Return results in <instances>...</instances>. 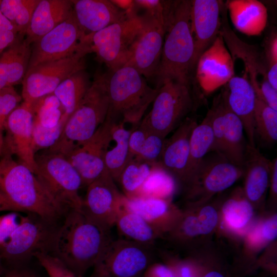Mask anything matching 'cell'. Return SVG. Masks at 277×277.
<instances>
[{
    "label": "cell",
    "instance_id": "cell-1",
    "mask_svg": "<svg viewBox=\"0 0 277 277\" xmlns=\"http://www.w3.org/2000/svg\"><path fill=\"white\" fill-rule=\"evenodd\" d=\"M104 228L81 209H70L63 225L54 231L52 254L76 273L84 276L92 268L112 240Z\"/></svg>",
    "mask_w": 277,
    "mask_h": 277
},
{
    "label": "cell",
    "instance_id": "cell-2",
    "mask_svg": "<svg viewBox=\"0 0 277 277\" xmlns=\"http://www.w3.org/2000/svg\"><path fill=\"white\" fill-rule=\"evenodd\" d=\"M0 191L24 212L51 224L68 211L28 168L4 151L0 157Z\"/></svg>",
    "mask_w": 277,
    "mask_h": 277
},
{
    "label": "cell",
    "instance_id": "cell-3",
    "mask_svg": "<svg viewBox=\"0 0 277 277\" xmlns=\"http://www.w3.org/2000/svg\"><path fill=\"white\" fill-rule=\"evenodd\" d=\"M191 1H175L168 22L160 64L154 77L159 88L167 80L189 84L194 68Z\"/></svg>",
    "mask_w": 277,
    "mask_h": 277
},
{
    "label": "cell",
    "instance_id": "cell-4",
    "mask_svg": "<svg viewBox=\"0 0 277 277\" xmlns=\"http://www.w3.org/2000/svg\"><path fill=\"white\" fill-rule=\"evenodd\" d=\"M109 105L108 117L137 126L159 88H153L135 68L126 64L105 73Z\"/></svg>",
    "mask_w": 277,
    "mask_h": 277
},
{
    "label": "cell",
    "instance_id": "cell-5",
    "mask_svg": "<svg viewBox=\"0 0 277 277\" xmlns=\"http://www.w3.org/2000/svg\"><path fill=\"white\" fill-rule=\"evenodd\" d=\"M109 101L105 73H97L77 108L70 116L57 142L49 150L65 156L89 138L105 121Z\"/></svg>",
    "mask_w": 277,
    "mask_h": 277
},
{
    "label": "cell",
    "instance_id": "cell-6",
    "mask_svg": "<svg viewBox=\"0 0 277 277\" xmlns=\"http://www.w3.org/2000/svg\"><path fill=\"white\" fill-rule=\"evenodd\" d=\"M194 101L189 84L167 80L159 88L151 110L139 124L166 138L187 117Z\"/></svg>",
    "mask_w": 277,
    "mask_h": 277
},
{
    "label": "cell",
    "instance_id": "cell-7",
    "mask_svg": "<svg viewBox=\"0 0 277 277\" xmlns=\"http://www.w3.org/2000/svg\"><path fill=\"white\" fill-rule=\"evenodd\" d=\"M90 53V43L84 40L81 46L72 54L28 69L22 83L23 103L31 108L38 100L53 93L63 81L85 70V57Z\"/></svg>",
    "mask_w": 277,
    "mask_h": 277
},
{
    "label": "cell",
    "instance_id": "cell-8",
    "mask_svg": "<svg viewBox=\"0 0 277 277\" xmlns=\"http://www.w3.org/2000/svg\"><path fill=\"white\" fill-rule=\"evenodd\" d=\"M35 175L51 195L68 210L82 209L83 199L78 191L82 178L63 155L48 149L35 154Z\"/></svg>",
    "mask_w": 277,
    "mask_h": 277
},
{
    "label": "cell",
    "instance_id": "cell-9",
    "mask_svg": "<svg viewBox=\"0 0 277 277\" xmlns=\"http://www.w3.org/2000/svg\"><path fill=\"white\" fill-rule=\"evenodd\" d=\"M141 14L133 8L122 19L90 36L91 52L106 65L109 71L116 70L129 61L133 43L140 30Z\"/></svg>",
    "mask_w": 277,
    "mask_h": 277
},
{
    "label": "cell",
    "instance_id": "cell-10",
    "mask_svg": "<svg viewBox=\"0 0 277 277\" xmlns=\"http://www.w3.org/2000/svg\"><path fill=\"white\" fill-rule=\"evenodd\" d=\"M153 246L123 238L112 239L92 267L90 277H141L154 262Z\"/></svg>",
    "mask_w": 277,
    "mask_h": 277
},
{
    "label": "cell",
    "instance_id": "cell-11",
    "mask_svg": "<svg viewBox=\"0 0 277 277\" xmlns=\"http://www.w3.org/2000/svg\"><path fill=\"white\" fill-rule=\"evenodd\" d=\"M141 15V28L126 64L135 68L146 79L154 77L157 71L168 21L162 15L146 11Z\"/></svg>",
    "mask_w": 277,
    "mask_h": 277
},
{
    "label": "cell",
    "instance_id": "cell-12",
    "mask_svg": "<svg viewBox=\"0 0 277 277\" xmlns=\"http://www.w3.org/2000/svg\"><path fill=\"white\" fill-rule=\"evenodd\" d=\"M49 223L37 216L23 215L7 241L0 246V256L9 266L21 265L38 251H47L54 233Z\"/></svg>",
    "mask_w": 277,
    "mask_h": 277
},
{
    "label": "cell",
    "instance_id": "cell-13",
    "mask_svg": "<svg viewBox=\"0 0 277 277\" xmlns=\"http://www.w3.org/2000/svg\"><path fill=\"white\" fill-rule=\"evenodd\" d=\"M84 40L72 11L66 19L31 45L28 69L72 54Z\"/></svg>",
    "mask_w": 277,
    "mask_h": 277
},
{
    "label": "cell",
    "instance_id": "cell-14",
    "mask_svg": "<svg viewBox=\"0 0 277 277\" xmlns=\"http://www.w3.org/2000/svg\"><path fill=\"white\" fill-rule=\"evenodd\" d=\"M113 121L107 116L94 133L82 143L75 145L65 157L80 174L83 186H88L106 171L104 155Z\"/></svg>",
    "mask_w": 277,
    "mask_h": 277
},
{
    "label": "cell",
    "instance_id": "cell-15",
    "mask_svg": "<svg viewBox=\"0 0 277 277\" xmlns=\"http://www.w3.org/2000/svg\"><path fill=\"white\" fill-rule=\"evenodd\" d=\"M124 196L106 171L87 186L82 210L100 226L110 230L123 208Z\"/></svg>",
    "mask_w": 277,
    "mask_h": 277
},
{
    "label": "cell",
    "instance_id": "cell-16",
    "mask_svg": "<svg viewBox=\"0 0 277 277\" xmlns=\"http://www.w3.org/2000/svg\"><path fill=\"white\" fill-rule=\"evenodd\" d=\"M211 152L203 158L188 182L192 186V194L200 193L209 196L229 188L244 175V167Z\"/></svg>",
    "mask_w": 277,
    "mask_h": 277
},
{
    "label": "cell",
    "instance_id": "cell-17",
    "mask_svg": "<svg viewBox=\"0 0 277 277\" xmlns=\"http://www.w3.org/2000/svg\"><path fill=\"white\" fill-rule=\"evenodd\" d=\"M195 67L196 81L205 94L225 86L234 76V61L220 34L202 54Z\"/></svg>",
    "mask_w": 277,
    "mask_h": 277
},
{
    "label": "cell",
    "instance_id": "cell-18",
    "mask_svg": "<svg viewBox=\"0 0 277 277\" xmlns=\"http://www.w3.org/2000/svg\"><path fill=\"white\" fill-rule=\"evenodd\" d=\"M33 122L32 110L24 103L13 110L5 124L4 151L15 155L19 162L35 174L37 166L33 145Z\"/></svg>",
    "mask_w": 277,
    "mask_h": 277
},
{
    "label": "cell",
    "instance_id": "cell-19",
    "mask_svg": "<svg viewBox=\"0 0 277 277\" xmlns=\"http://www.w3.org/2000/svg\"><path fill=\"white\" fill-rule=\"evenodd\" d=\"M225 4L217 0L191 1V28L194 42V68L202 54L220 34Z\"/></svg>",
    "mask_w": 277,
    "mask_h": 277
},
{
    "label": "cell",
    "instance_id": "cell-20",
    "mask_svg": "<svg viewBox=\"0 0 277 277\" xmlns=\"http://www.w3.org/2000/svg\"><path fill=\"white\" fill-rule=\"evenodd\" d=\"M72 11L84 37H90L125 17L129 11L124 10L112 1L72 0Z\"/></svg>",
    "mask_w": 277,
    "mask_h": 277
},
{
    "label": "cell",
    "instance_id": "cell-21",
    "mask_svg": "<svg viewBox=\"0 0 277 277\" xmlns=\"http://www.w3.org/2000/svg\"><path fill=\"white\" fill-rule=\"evenodd\" d=\"M197 124L195 119L187 117L172 135L166 139L157 162L158 165L173 177L186 181L189 161L190 137Z\"/></svg>",
    "mask_w": 277,
    "mask_h": 277
},
{
    "label": "cell",
    "instance_id": "cell-22",
    "mask_svg": "<svg viewBox=\"0 0 277 277\" xmlns=\"http://www.w3.org/2000/svg\"><path fill=\"white\" fill-rule=\"evenodd\" d=\"M226 10L224 5L221 13L220 34L234 61L236 58L242 61L246 74L249 76V81L254 90L256 96H258L260 93L259 77H261L262 80L267 78V67L264 56L254 46L245 43L237 36L229 25Z\"/></svg>",
    "mask_w": 277,
    "mask_h": 277
},
{
    "label": "cell",
    "instance_id": "cell-23",
    "mask_svg": "<svg viewBox=\"0 0 277 277\" xmlns=\"http://www.w3.org/2000/svg\"><path fill=\"white\" fill-rule=\"evenodd\" d=\"M222 92L227 105L243 124L248 144L255 147L254 111L256 100L254 90L248 76H233Z\"/></svg>",
    "mask_w": 277,
    "mask_h": 277
},
{
    "label": "cell",
    "instance_id": "cell-24",
    "mask_svg": "<svg viewBox=\"0 0 277 277\" xmlns=\"http://www.w3.org/2000/svg\"><path fill=\"white\" fill-rule=\"evenodd\" d=\"M72 11L69 0H40L33 13L25 35L31 45L66 19Z\"/></svg>",
    "mask_w": 277,
    "mask_h": 277
},
{
    "label": "cell",
    "instance_id": "cell-25",
    "mask_svg": "<svg viewBox=\"0 0 277 277\" xmlns=\"http://www.w3.org/2000/svg\"><path fill=\"white\" fill-rule=\"evenodd\" d=\"M231 21L239 32L248 35L262 34L268 22L266 6L257 0H230L225 4Z\"/></svg>",
    "mask_w": 277,
    "mask_h": 277
},
{
    "label": "cell",
    "instance_id": "cell-26",
    "mask_svg": "<svg viewBox=\"0 0 277 277\" xmlns=\"http://www.w3.org/2000/svg\"><path fill=\"white\" fill-rule=\"evenodd\" d=\"M123 208L141 216L161 234L171 230L179 219L164 199L125 196Z\"/></svg>",
    "mask_w": 277,
    "mask_h": 277
},
{
    "label": "cell",
    "instance_id": "cell-27",
    "mask_svg": "<svg viewBox=\"0 0 277 277\" xmlns=\"http://www.w3.org/2000/svg\"><path fill=\"white\" fill-rule=\"evenodd\" d=\"M18 34L0 55V89L22 84L28 70L31 46Z\"/></svg>",
    "mask_w": 277,
    "mask_h": 277
},
{
    "label": "cell",
    "instance_id": "cell-28",
    "mask_svg": "<svg viewBox=\"0 0 277 277\" xmlns=\"http://www.w3.org/2000/svg\"><path fill=\"white\" fill-rule=\"evenodd\" d=\"M270 166L271 161L248 144L243 167L244 192L249 202H258L263 198L270 177Z\"/></svg>",
    "mask_w": 277,
    "mask_h": 277
},
{
    "label": "cell",
    "instance_id": "cell-29",
    "mask_svg": "<svg viewBox=\"0 0 277 277\" xmlns=\"http://www.w3.org/2000/svg\"><path fill=\"white\" fill-rule=\"evenodd\" d=\"M112 121L104 161L106 171L114 181L117 182L122 170L130 160L129 140L135 127L127 129L126 125L128 124Z\"/></svg>",
    "mask_w": 277,
    "mask_h": 277
},
{
    "label": "cell",
    "instance_id": "cell-30",
    "mask_svg": "<svg viewBox=\"0 0 277 277\" xmlns=\"http://www.w3.org/2000/svg\"><path fill=\"white\" fill-rule=\"evenodd\" d=\"M226 103L225 126L220 155L232 163L243 167L248 145L244 136V127L241 120L229 109L226 102Z\"/></svg>",
    "mask_w": 277,
    "mask_h": 277
},
{
    "label": "cell",
    "instance_id": "cell-31",
    "mask_svg": "<svg viewBox=\"0 0 277 277\" xmlns=\"http://www.w3.org/2000/svg\"><path fill=\"white\" fill-rule=\"evenodd\" d=\"M91 84L88 73L82 70L63 81L53 92L61 104L62 116L67 121L77 108Z\"/></svg>",
    "mask_w": 277,
    "mask_h": 277
},
{
    "label": "cell",
    "instance_id": "cell-32",
    "mask_svg": "<svg viewBox=\"0 0 277 277\" xmlns=\"http://www.w3.org/2000/svg\"><path fill=\"white\" fill-rule=\"evenodd\" d=\"M165 140V137L149 131L138 124L130 135V159L135 157L149 163H157L162 154Z\"/></svg>",
    "mask_w": 277,
    "mask_h": 277
},
{
    "label": "cell",
    "instance_id": "cell-33",
    "mask_svg": "<svg viewBox=\"0 0 277 277\" xmlns=\"http://www.w3.org/2000/svg\"><path fill=\"white\" fill-rule=\"evenodd\" d=\"M119 233L127 240L153 246L161 233L139 215L124 208L118 213L115 224Z\"/></svg>",
    "mask_w": 277,
    "mask_h": 277
},
{
    "label": "cell",
    "instance_id": "cell-34",
    "mask_svg": "<svg viewBox=\"0 0 277 277\" xmlns=\"http://www.w3.org/2000/svg\"><path fill=\"white\" fill-rule=\"evenodd\" d=\"M213 143L211 115L208 110L202 122L193 129L190 137L189 161L186 182H188L206 154L211 152Z\"/></svg>",
    "mask_w": 277,
    "mask_h": 277
},
{
    "label": "cell",
    "instance_id": "cell-35",
    "mask_svg": "<svg viewBox=\"0 0 277 277\" xmlns=\"http://www.w3.org/2000/svg\"><path fill=\"white\" fill-rule=\"evenodd\" d=\"M157 163H151L135 157L130 159L122 170L118 180L128 198L134 197Z\"/></svg>",
    "mask_w": 277,
    "mask_h": 277
},
{
    "label": "cell",
    "instance_id": "cell-36",
    "mask_svg": "<svg viewBox=\"0 0 277 277\" xmlns=\"http://www.w3.org/2000/svg\"><path fill=\"white\" fill-rule=\"evenodd\" d=\"M40 0H1L0 11L18 34L25 36L33 13Z\"/></svg>",
    "mask_w": 277,
    "mask_h": 277
},
{
    "label": "cell",
    "instance_id": "cell-37",
    "mask_svg": "<svg viewBox=\"0 0 277 277\" xmlns=\"http://www.w3.org/2000/svg\"><path fill=\"white\" fill-rule=\"evenodd\" d=\"M255 134L265 142L274 144L277 141V111L256 97L254 111Z\"/></svg>",
    "mask_w": 277,
    "mask_h": 277
},
{
    "label": "cell",
    "instance_id": "cell-38",
    "mask_svg": "<svg viewBox=\"0 0 277 277\" xmlns=\"http://www.w3.org/2000/svg\"><path fill=\"white\" fill-rule=\"evenodd\" d=\"M174 189L173 177L157 164L135 197L165 199L172 193Z\"/></svg>",
    "mask_w": 277,
    "mask_h": 277
},
{
    "label": "cell",
    "instance_id": "cell-39",
    "mask_svg": "<svg viewBox=\"0 0 277 277\" xmlns=\"http://www.w3.org/2000/svg\"><path fill=\"white\" fill-rule=\"evenodd\" d=\"M31 109L33 122L46 127L56 126L63 114L61 104L53 93L38 100L33 105Z\"/></svg>",
    "mask_w": 277,
    "mask_h": 277
},
{
    "label": "cell",
    "instance_id": "cell-40",
    "mask_svg": "<svg viewBox=\"0 0 277 277\" xmlns=\"http://www.w3.org/2000/svg\"><path fill=\"white\" fill-rule=\"evenodd\" d=\"M226 223L234 229L244 227L253 215V210L250 202L237 197L226 201L222 207Z\"/></svg>",
    "mask_w": 277,
    "mask_h": 277
},
{
    "label": "cell",
    "instance_id": "cell-41",
    "mask_svg": "<svg viewBox=\"0 0 277 277\" xmlns=\"http://www.w3.org/2000/svg\"><path fill=\"white\" fill-rule=\"evenodd\" d=\"M67 120L62 116L59 123L53 127H44L33 122L32 138L35 154L52 147L60 138Z\"/></svg>",
    "mask_w": 277,
    "mask_h": 277
},
{
    "label": "cell",
    "instance_id": "cell-42",
    "mask_svg": "<svg viewBox=\"0 0 277 277\" xmlns=\"http://www.w3.org/2000/svg\"><path fill=\"white\" fill-rule=\"evenodd\" d=\"M35 257L46 272L48 277H83L65 265L58 258L46 251L36 252Z\"/></svg>",
    "mask_w": 277,
    "mask_h": 277
},
{
    "label": "cell",
    "instance_id": "cell-43",
    "mask_svg": "<svg viewBox=\"0 0 277 277\" xmlns=\"http://www.w3.org/2000/svg\"><path fill=\"white\" fill-rule=\"evenodd\" d=\"M22 100L13 87L0 89V143L4 145V132L7 118Z\"/></svg>",
    "mask_w": 277,
    "mask_h": 277
},
{
    "label": "cell",
    "instance_id": "cell-44",
    "mask_svg": "<svg viewBox=\"0 0 277 277\" xmlns=\"http://www.w3.org/2000/svg\"><path fill=\"white\" fill-rule=\"evenodd\" d=\"M11 211L0 215V246L5 243L20 223L23 214Z\"/></svg>",
    "mask_w": 277,
    "mask_h": 277
},
{
    "label": "cell",
    "instance_id": "cell-45",
    "mask_svg": "<svg viewBox=\"0 0 277 277\" xmlns=\"http://www.w3.org/2000/svg\"><path fill=\"white\" fill-rule=\"evenodd\" d=\"M196 217L200 234H207L210 233L217 223V212L211 206L203 207Z\"/></svg>",
    "mask_w": 277,
    "mask_h": 277
},
{
    "label": "cell",
    "instance_id": "cell-46",
    "mask_svg": "<svg viewBox=\"0 0 277 277\" xmlns=\"http://www.w3.org/2000/svg\"><path fill=\"white\" fill-rule=\"evenodd\" d=\"M18 33L0 11V55L15 39Z\"/></svg>",
    "mask_w": 277,
    "mask_h": 277
},
{
    "label": "cell",
    "instance_id": "cell-47",
    "mask_svg": "<svg viewBox=\"0 0 277 277\" xmlns=\"http://www.w3.org/2000/svg\"><path fill=\"white\" fill-rule=\"evenodd\" d=\"M264 58L267 71H277V34L273 31L267 41Z\"/></svg>",
    "mask_w": 277,
    "mask_h": 277
},
{
    "label": "cell",
    "instance_id": "cell-48",
    "mask_svg": "<svg viewBox=\"0 0 277 277\" xmlns=\"http://www.w3.org/2000/svg\"><path fill=\"white\" fill-rule=\"evenodd\" d=\"M259 87L260 93L256 97L277 111V90L270 85L267 78L260 81Z\"/></svg>",
    "mask_w": 277,
    "mask_h": 277
},
{
    "label": "cell",
    "instance_id": "cell-49",
    "mask_svg": "<svg viewBox=\"0 0 277 277\" xmlns=\"http://www.w3.org/2000/svg\"><path fill=\"white\" fill-rule=\"evenodd\" d=\"M141 277H175L171 268L167 265L153 262Z\"/></svg>",
    "mask_w": 277,
    "mask_h": 277
},
{
    "label": "cell",
    "instance_id": "cell-50",
    "mask_svg": "<svg viewBox=\"0 0 277 277\" xmlns=\"http://www.w3.org/2000/svg\"><path fill=\"white\" fill-rule=\"evenodd\" d=\"M1 277H39L32 270L21 265L5 267Z\"/></svg>",
    "mask_w": 277,
    "mask_h": 277
},
{
    "label": "cell",
    "instance_id": "cell-51",
    "mask_svg": "<svg viewBox=\"0 0 277 277\" xmlns=\"http://www.w3.org/2000/svg\"><path fill=\"white\" fill-rule=\"evenodd\" d=\"M263 238L268 241H272L276 238L277 235V217L275 215L267 220L263 224L262 229Z\"/></svg>",
    "mask_w": 277,
    "mask_h": 277
},
{
    "label": "cell",
    "instance_id": "cell-52",
    "mask_svg": "<svg viewBox=\"0 0 277 277\" xmlns=\"http://www.w3.org/2000/svg\"><path fill=\"white\" fill-rule=\"evenodd\" d=\"M2 211L24 212L21 209L13 203L4 193L0 191V212Z\"/></svg>",
    "mask_w": 277,
    "mask_h": 277
},
{
    "label": "cell",
    "instance_id": "cell-53",
    "mask_svg": "<svg viewBox=\"0 0 277 277\" xmlns=\"http://www.w3.org/2000/svg\"><path fill=\"white\" fill-rule=\"evenodd\" d=\"M202 277H226L223 273L217 270H210L206 272Z\"/></svg>",
    "mask_w": 277,
    "mask_h": 277
},
{
    "label": "cell",
    "instance_id": "cell-54",
    "mask_svg": "<svg viewBox=\"0 0 277 277\" xmlns=\"http://www.w3.org/2000/svg\"><path fill=\"white\" fill-rule=\"evenodd\" d=\"M5 267L4 265L3 261L0 256V277H1L5 271Z\"/></svg>",
    "mask_w": 277,
    "mask_h": 277
},
{
    "label": "cell",
    "instance_id": "cell-55",
    "mask_svg": "<svg viewBox=\"0 0 277 277\" xmlns=\"http://www.w3.org/2000/svg\"><path fill=\"white\" fill-rule=\"evenodd\" d=\"M4 152V146L0 143V157L2 156Z\"/></svg>",
    "mask_w": 277,
    "mask_h": 277
}]
</instances>
